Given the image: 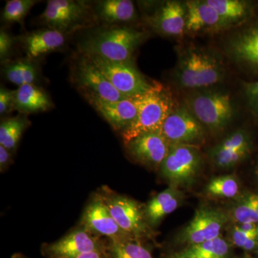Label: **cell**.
Segmentation results:
<instances>
[{
    "mask_svg": "<svg viewBox=\"0 0 258 258\" xmlns=\"http://www.w3.org/2000/svg\"><path fill=\"white\" fill-rule=\"evenodd\" d=\"M256 174H257V176L258 178V163H257V167H256Z\"/></svg>",
    "mask_w": 258,
    "mask_h": 258,
    "instance_id": "obj_41",
    "label": "cell"
},
{
    "mask_svg": "<svg viewBox=\"0 0 258 258\" xmlns=\"http://www.w3.org/2000/svg\"><path fill=\"white\" fill-rule=\"evenodd\" d=\"M34 0H10L3 9V20L6 23H21L36 3Z\"/></svg>",
    "mask_w": 258,
    "mask_h": 258,
    "instance_id": "obj_30",
    "label": "cell"
},
{
    "mask_svg": "<svg viewBox=\"0 0 258 258\" xmlns=\"http://www.w3.org/2000/svg\"><path fill=\"white\" fill-rule=\"evenodd\" d=\"M125 146L136 161L155 170L160 169L170 149V144L161 130L140 136Z\"/></svg>",
    "mask_w": 258,
    "mask_h": 258,
    "instance_id": "obj_13",
    "label": "cell"
},
{
    "mask_svg": "<svg viewBox=\"0 0 258 258\" xmlns=\"http://www.w3.org/2000/svg\"><path fill=\"white\" fill-rule=\"evenodd\" d=\"M86 99L115 131L123 132L133 123L137 109L131 98L118 101H106L86 91Z\"/></svg>",
    "mask_w": 258,
    "mask_h": 258,
    "instance_id": "obj_15",
    "label": "cell"
},
{
    "mask_svg": "<svg viewBox=\"0 0 258 258\" xmlns=\"http://www.w3.org/2000/svg\"><path fill=\"white\" fill-rule=\"evenodd\" d=\"M239 258H252L251 257V256L248 255V254H245V255H244L243 257H241Z\"/></svg>",
    "mask_w": 258,
    "mask_h": 258,
    "instance_id": "obj_40",
    "label": "cell"
},
{
    "mask_svg": "<svg viewBox=\"0 0 258 258\" xmlns=\"http://www.w3.org/2000/svg\"><path fill=\"white\" fill-rule=\"evenodd\" d=\"M112 217L120 228L137 240L151 239L153 230L144 214V206L133 199L113 192L108 187L101 192Z\"/></svg>",
    "mask_w": 258,
    "mask_h": 258,
    "instance_id": "obj_5",
    "label": "cell"
},
{
    "mask_svg": "<svg viewBox=\"0 0 258 258\" xmlns=\"http://www.w3.org/2000/svg\"><path fill=\"white\" fill-rule=\"evenodd\" d=\"M181 3L168 1L149 18L152 28L163 35H182L186 29V10Z\"/></svg>",
    "mask_w": 258,
    "mask_h": 258,
    "instance_id": "obj_16",
    "label": "cell"
},
{
    "mask_svg": "<svg viewBox=\"0 0 258 258\" xmlns=\"http://www.w3.org/2000/svg\"><path fill=\"white\" fill-rule=\"evenodd\" d=\"M12 161H13V154L8 149L0 145V170H1V172H4L8 169Z\"/></svg>",
    "mask_w": 258,
    "mask_h": 258,
    "instance_id": "obj_37",
    "label": "cell"
},
{
    "mask_svg": "<svg viewBox=\"0 0 258 258\" xmlns=\"http://www.w3.org/2000/svg\"><path fill=\"white\" fill-rule=\"evenodd\" d=\"M170 145L198 146L205 138L204 125L185 107L173 109L161 128Z\"/></svg>",
    "mask_w": 258,
    "mask_h": 258,
    "instance_id": "obj_11",
    "label": "cell"
},
{
    "mask_svg": "<svg viewBox=\"0 0 258 258\" xmlns=\"http://www.w3.org/2000/svg\"><path fill=\"white\" fill-rule=\"evenodd\" d=\"M52 107L47 93L35 84L23 85L14 91V109L22 114L45 112Z\"/></svg>",
    "mask_w": 258,
    "mask_h": 258,
    "instance_id": "obj_21",
    "label": "cell"
},
{
    "mask_svg": "<svg viewBox=\"0 0 258 258\" xmlns=\"http://www.w3.org/2000/svg\"><path fill=\"white\" fill-rule=\"evenodd\" d=\"M186 108L202 124L212 132L223 130L234 113L230 95L222 91L194 93L186 100Z\"/></svg>",
    "mask_w": 258,
    "mask_h": 258,
    "instance_id": "obj_4",
    "label": "cell"
},
{
    "mask_svg": "<svg viewBox=\"0 0 258 258\" xmlns=\"http://www.w3.org/2000/svg\"><path fill=\"white\" fill-rule=\"evenodd\" d=\"M14 44V38L4 30L0 31V60L5 62L9 57Z\"/></svg>",
    "mask_w": 258,
    "mask_h": 258,
    "instance_id": "obj_36",
    "label": "cell"
},
{
    "mask_svg": "<svg viewBox=\"0 0 258 258\" xmlns=\"http://www.w3.org/2000/svg\"><path fill=\"white\" fill-rule=\"evenodd\" d=\"M30 123L25 114L3 120L0 124V145L14 154L24 132Z\"/></svg>",
    "mask_w": 258,
    "mask_h": 258,
    "instance_id": "obj_24",
    "label": "cell"
},
{
    "mask_svg": "<svg viewBox=\"0 0 258 258\" xmlns=\"http://www.w3.org/2000/svg\"><path fill=\"white\" fill-rule=\"evenodd\" d=\"M186 30L188 31L222 28L230 24L222 18L206 1L186 2Z\"/></svg>",
    "mask_w": 258,
    "mask_h": 258,
    "instance_id": "obj_19",
    "label": "cell"
},
{
    "mask_svg": "<svg viewBox=\"0 0 258 258\" xmlns=\"http://www.w3.org/2000/svg\"><path fill=\"white\" fill-rule=\"evenodd\" d=\"M240 185L235 175L217 176L210 180L205 192L213 198L233 199L240 194Z\"/></svg>",
    "mask_w": 258,
    "mask_h": 258,
    "instance_id": "obj_28",
    "label": "cell"
},
{
    "mask_svg": "<svg viewBox=\"0 0 258 258\" xmlns=\"http://www.w3.org/2000/svg\"><path fill=\"white\" fill-rule=\"evenodd\" d=\"M131 99L137 107V115L130 126L121 132L125 144L144 134L161 130L174 109L170 93L160 83H153L147 92Z\"/></svg>",
    "mask_w": 258,
    "mask_h": 258,
    "instance_id": "obj_1",
    "label": "cell"
},
{
    "mask_svg": "<svg viewBox=\"0 0 258 258\" xmlns=\"http://www.w3.org/2000/svg\"><path fill=\"white\" fill-rule=\"evenodd\" d=\"M77 258H108V257H107L106 252L92 251V252H88L81 254Z\"/></svg>",
    "mask_w": 258,
    "mask_h": 258,
    "instance_id": "obj_38",
    "label": "cell"
},
{
    "mask_svg": "<svg viewBox=\"0 0 258 258\" xmlns=\"http://www.w3.org/2000/svg\"><path fill=\"white\" fill-rule=\"evenodd\" d=\"M225 74L221 62L215 55L192 48L181 55L176 77L182 87L201 88L220 82Z\"/></svg>",
    "mask_w": 258,
    "mask_h": 258,
    "instance_id": "obj_3",
    "label": "cell"
},
{
    "mask_svg": "<svg viewBox=\"0 0 258 258\" xmlns=\"http://www.w3.org/2000/svg\"><path fill=\"white\" fill-rule=\"evenodd\" d=\"M227 50L236 62L258 69V25L231 37Z\"/></svg>",
    "mask_w": 258,
    "mask_h": 258,
    "instance_id": "obj_17",
    "label": "cell"
},
{
    "mask_svg": "<svg viewBox=\"0 0 258 258\" xmlns=\"http://www.w3.org/2000/svg\"><path fill=\"white\" fill-rule=\"evenodd\" d=\"M208 4L228 23L240 20L246 14L245 3L238 0H208Z\"/></svg>",
    "mask_w": 258,
    "mask_h": 258,
    "instance_id": "obj_29",
    "label": "cell"
},
{
    "mask_svg": "<svg viewBox=\"0 0 258 258\" xmlns=\"http://www.w3.org/2000/svg\"><path fill=\"white\" fill-rule=\"evenodd\" d=\"M231 242L245 252L258 248V226L254 230L244 231L235 225L231 232Z\"/></svg>",
    "mask_w": 258,
    "mask_h": 258,
    "instance_id": "obj_32",
    "label": "cell"
},
{
    "mask_svg": "<svg viewBox=\"0 0 258 258\" xmlns=\"http://www.w3.org/2000/svg\"><path fill=\"white\" fill-rule=\"evenodd\" d=\"M76 82L88 92L110 101L128 99L118 92L87 56L78 62L75 71Z\"/></svg>",
    "mask_w": 258,
    "mask_h": 258,
    "instance_id": "obj_14",
    "label": "cell"
},
{
    "mask_svg": "<svg viewBox=\"0 0 258 258\" xmlns=\"http://www.w3.org/2000/svg\"><path fill=\"white\" fill-rule=\"evenodd\" d=\"M249 139L245 132L242 131H237L225 139L214 148V150L235 151L239 149L249 148Z\"/></svg>",
    "mask_w": 258,
    "mask_h": 258,
    "instance_id": "obj_33",
    "label": "cell"
},
{
    "mask_svg": "<svg viewBox=\"0 0 258 258\" xmlns=\"http://www.w3.org/2000/svg\"><path fill=\"white\" fill-rule=\"evenodd\" d=\"M14 109V91L2 86L0 88V115L8 114Z\"/></svg>",
    "mask_w": 258,
    "mask_h": 258,
    "instance_id": "obj_34",
    "label": "cell"
},
{
    "mask_svg": "<svg viewBox=\"0 0 258 258\" xmlns=\"http://www.w3.org/2000/svg\"><path fill=\"white\" fill-rule=\"evenodd\" d=\"M203 165L201 154L197 146L174 144L160 166L161 175L170 186H189L199 175Z\"/></svg>",
    "mask_w": 258,
    "mask_h": 258,
    "instance_id": "obj_6",
    "label": "cell"
},
{
    "mask_svg": "<svg viewBox=\"0 0 258 258\" xmlns=\"http://www.w3.org/2000/svg\"><path fill=\"white\" fill-rule=\"evenodd\" d=\"M20 40L32 59L59 50L63 47L66 37L62 32L47 28L30 32L20 37Z\"/></svg>",
    "mask_w": 258,
    "mask_h": 258,
    "instance_id": "obj_18",
    "label": "cell"
},
{
    "mask_svg": "<svg viewBox=\"0 0 258 258\" xmlns=\"http://www.w3.org/2000/svg\"><path fill=\"white\" fill-rule=\"evenodd\" d=\"M86 56L125 98H132L143 94L152 88L153 83L148 82L132 61L115 62L99 56Z\"/></svg>",
    "mask_w": 258,
    "mask_h": 258,
    "instance_id": "obj_7",
    "label": "cell"
},
{
    "mask_svg": "<svg viewBox=\"0 0 258 258\" xmlns=\"http://www.w3.org/2000/svg\"><path fill=\"white\" fill-rule=\"evenodd\" d=\"M108 258H154L152 252L141 241H109L107 244Z\"/></svg>",
    "mask_w": 258,
    "mask_h": 258,
    "instance_id": "obj_27",
    "label": "cell"
},
{
    "mask_svg": "<svg viewBox=\"0 0 258 258\" xmlns=\"http://www.w3.org/2000/svg\"><path fill=\"white\" fill-rule=\"evenodd\" d=\"M144 37L143 32L134 29H106L85 39L80 45V50L84 55L99 56L115 62H128Z\"/></svg>",
    "mask_w": 258,
    "mask_h": 258,
    "instance_id": "obj_2",
    "label": "cell"
},
{
    "mask_svg": "<svg viewBox=\"0 0 258 258\" xmlns=\"http://www.w3.org/2000/svg\"><path fill=\"white\" fill-rule=\"evenodd\" d=\"M12 258H29L25 256V254L23 253H20V252H17V253H15L12 256Z\"/></svg>",
    "mask_w": 258,
    "mask_h": 258,
    "instance_id": "obj_39",
    "label": "cell"
},
{
    "mask_svg": "<svg viewBox=\"0 0 258 258\" xmlns=\"http://www.w3.org/2000/svg\"><path fill=\"white\" fill-rule=\"evenodd\" d=\"M249 152V147L235 151L220 150L212 149L211 158L217 167L229 169L233 167L243 160Z\"/></svg>",
    "mask_w": 258,
    "mask_h": 258,
    "instance_id": "obj_31",
    "label": "cell"
},
{
    "mask_svg": "<svg viewBox=\"0 0 258 258\" xmlns=\"http://www.w3.org/2000/svg\"><path fill=\"white\" fill-rule=\"evenodd\" d=\"M227 214L211 207L200 208L192 220L179 232L176 241L186 246L214 240L221 236L228 221Z\"/></svg>",
    "mask_w": 258,
    "mask_h": 258,
    "instance_id": "obj_8",
    "label": "cell"
},
{
    "mask_svg": "<svg viewBox=\"0 0 258 258\" xmlns=\"http://www.w3.org/2000/svg\"><path fill=\"white\" fill-rule=\"evenodd\" d=\"M181 200V193L174 186H170L158 194L144 206L148 224L152 229L157 227L164 217L179 208Z\"/></svg>",
    "mask_w": 258,
    "mask_h": 258,
    "instance_id": "obj_20",
    "label": "cell"
},
{
    "mask_svg": "<svg viewBox=\"0 0 258 258\" xmlns=\"http://www.w3.org/2000/svg\"><path fill=\"white\" fill-rule=\"evenodd\" d=\"M96 13L100 19L108 23L132 21L136 16L133 2L129 0H104L98 2Z\"/></svg>",
    "mask_w": 258,
    "mask_h": 258,
    "instance_id": "obj_23",
    "label": "cell"
},
{
    "mask_svg": "<svg viewBox=\"0 0 258 258\" xmlns=\"http://www.w3.org/2000/svg\"><path fill=\"white\" fill-rule=\"evenodd\" d=\"M106 248L107 244L103 243L100 237L81 226L60 240L42 244L41 252L47 258H77L92 251L106 252Z\"/></svg>",
    "mask_w": 258,
    "mask_h": 258,
    "instance_id": "obj_9",
    "label": "cell"
},
{
    "mask_svg": "<svg viewBox=\"0 0 258 258\" xmlns=\"http://www.w3.org/2000/svg\"><path fill=\"white\" fill-rule=\"evenodd\" d=\"M88 15L87 5L83 2L50 0L41 18L48 28L64 34L82 26Z\"/></svg>",
    "mask_w": 258,
    "mask_h": 258,
    "instance_id": "obj_12",
    "label": "cell"
},
{
    "mask_svg": "<svg viewBox=\"0 0 258 258\" xmlns=\"http://www.w3.org/2000/svg\"><path fill=\"white\" fill-rule=\"evenodd\" d=\"M232 244L223 237L186 246L167 258H230Z\"/></svg>",
    "mask_w": 258,
    "mask_h": 258,
    "instance_id": "obj_22",
    "label": "cell"
},
{
    "mask_svg": "<svg viewBox=\"0 0 258 258\" xmlns=\"http://www.w3.org/2000/svg\"><path fill=\"white\" fill-rule=\"evenodd\" d=\"M257 258H258V248H257Z\"/></svg>",
    "mask_w": 258,
    "mask_h": 258,
    "instance_id": "obj_42",
    "label": "cell"
},
{
    "mask_svg": "<svg viewBox=\"0 0 258 258\" xmlns=\"http://www.w3.org/2000/svg\"><path fill=\"white\" fill-rule=\"evenodd\" d=\"M3 73L8 81L19 87L23 85L34 84L39 77V71L36 64L27 60L8 62L5 64Z\"/></svg>",
    "mask_w": 258,
    "mask_h": 258,
    "instance_id": "obj_26",
    "label": "cell"
},
{
    "mask_svg": "<svg viewBox=\"0 0 258 258\" xmlns=\"http://www.w3.org/2000/svg\"><path fill=\"white\" fill-rule=\"evenodd\" d=\"M227 216L236 225L245 223L258 225V194L247 193L237 199L231 207Z\"/></svg>",
    "mask_w": 258,
    "mask_h": 258,
    "instance_id": "obj_25",
    "label": "cell"
},
{
    "mask_svg": "<svg viewBox=\"0 0 258 258\" xmlns=\"http://www.w3.org/2000/svg\"><path fill=\"white\" fill-rule=\"evenodd\" d=\"M243 87L249 106L254 112L258 111V81L244 83Z\"/></svg>",
    "mask_w": 258,
    "mask_h": 258,
    "instance_id": "obj_35",
    "label": "cell"
},
{
    "mask_svg": "<svg viewBox=\"0 0 258 258\" xmlns=\"http://www.w3.org/2000/svg\"><path fill=\"white\" fill-rule=\"evenodd\" d=\"M81 225L93 235L104 236L109 241L136 240L115 221L101 193L95 194L90 200L83 212Z\"/></svg>",
    "mask_w": 258,
    "mask_h": 258,
    "instance_id": "obj_10",
    "label": "cell"
}]
</instances>
